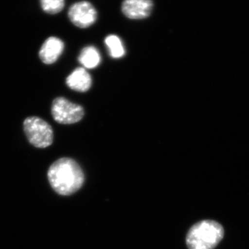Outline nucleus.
Returning a JSON list of instances; mask_svg holds the SVG:
<instances>
[{
    "mask_svg": "<svg viewBox=\"0 0 249 249\" xmlns=\"http://www.w3.org/2000/svg\"><path fill=\"white\" fill-rule=\"evenodd\" d=\"M47 175L51 186L61 196L73 194L84 183V174L80 165L74 160L67 157L54 162Z\"/></svg>",
    "mask_w": 249,
    "mask_h": 249,
    "instance_id": "f257e3e1",
    "label": "nucleus"
},
{
    "mask_svg": "<svg viewBox=\"0 0 249 249\" xmlns=\"http://www.w3.org/2000/svg\"><path fill=\"white\" fill-rule=\"evenodd\" d=\"M222 226L213 220H204L191 227L186 236L188 249H214L224 237Z\"/></svg>",
    "mask_w": 249,
    "mask_h": 249,
    "instance_id": "f03ea898",
    "label": "nucleus"
},
{
    "mask_svg": "<svg viewBox=\"0 0 249 249\" xmlns=\"http://www.w3.org/2000/svg\"><path fill=\"white\" fill-rule=\"evenodd\" d=\"M24 131L34 146L45 148L52 145L53 132L50 124L37 116L28 117L24 121Z\"/></svg>",
    "mask_w": 249,
    "mask_h": 249,
    "instance_id": "7ed1b4c3",
    "label": "nucleus"
},
{
    "mask_svg": "<svg viewBox=\"0 0 249 249\" xmlns=\"http://www.w3.org/2000/svg\"><path fill=\"white\" fill-rule=\"evenodd\" d=\"M52 114L58 124H76L83 119L84 109L79 106L70 102L67 98L58 97L52 103Z\"/></svg>",
    "mask_w": 249,
    "mask_h": 249,
    "instance_id": "20e7f679",
    "label": "nucleus"
},
{
    "mask_svg": "<svg viewBox=\"0 0 249 249\" xmlns=\"http://www.w3.org/2000/svg\"><path fill=\"white\" fill-rule=\"evenodd\" d=\"M70 21L76 27L85 29L93 25L98 18L97 11L88 1H80L71 5L68 11Z\"/></svg>",
    "mask_w": 249,
    "mask_h": 249,
    "instance_id": "39448f33",
    "label": "nucleus"
},
{
    "mask_svg": "<svg viewBox=\"0 0 249 249\" xmlns=\"http://www.w3.org/2000/svg\"><path fill=\"white\" fill-rule=\"evenodd\" d=\"M153 6L152 0H124L121 10L129 19H142L150 16Z\"/></svg>",
    "mask_w": 249,
    "mask_h": 249,
    "instance_id": "423d86ee",
    "label": "nucleus"
},
{
    "mask_svg": "<svg viewBox=\"0 0 249 249\" xmlns=\"http://www.w3.org/2000/svg\"><path fill=\"white\" fill-rule=\"evenodd\" d=\"M64 42L55 37L47 38L41 47L39 55L41 60L46 65L56 62L64 50Z\"/></svg>",
    "mask_w": 249,
    "mask_h": 249,
    "instance_id": "0eeeda50",
    "label": "nucleus"
},
{
    "mask_svg": "<svg viewBox=\"0 0 249 249\" xmlns=\"http://www.w3.org/2000/svg\"><path fill=\"white\" fill-rule=\"evenodd\" d=\"M66 83L70 89L78 92H85L91 88L92 80L89 73L83 67H80L67 77Z\"/></svg>",
    "mask_w": 249,
    "mask_h": 249,
    "instance_id": "6e6552de",
    "label": "nucleus"
},
{
    "mask_svg": "<svg viewBox=\"0 0 249 249\" xmlns=\"http://www.w3.org/2000/svg\"><path fill=\"white\" fill-rule=\"evenodd\" d=\"M78 60L85 68H96L101 62V55L96 47L89 46L85 47L80 52Z\"/></svg>",
    "mask_w": 249,
    "mask_h": 249,
    "instance_id": "1a4fd4ad",
    "label": "nucleus"
},
{
    "mask_svg": "<svg viewBox=\"0 0 249 249\" xmlns=\"http://www.w3.org/2000/svg\"><path fill=\"white\" fill-rule=\"evenodd\" d=\"M109 55L113 58H120L125 53L122 41L116 35H109L105 40Z\"/></svg>",
    "mask_w": 249,
    "mask_h": 249,
    "instance_id": "9d476101",
    "label": "nucleus"
},
{
    "mask_svg": "<svg viewBox=\"0 0 249 249\" xmlns=\"http://www.w3.org/2000/svg\"><path fill=\"white\" fill-rule=\"evenodd\" d=\"M41 7L47 14H58L65 7V0H40Z\"/></svg>",
    "mask_w": 249,
    "mask_h": 249,
    "instance_id": "9b49d317",
    "label": "nucleus"
}]
</instances>
